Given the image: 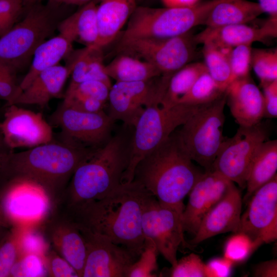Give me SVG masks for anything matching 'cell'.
Segmentation results:
<instances>
[{
  "instance_id": "cell-55",
  "label": "cell",
  "mask_w": 277,
  "mask_h": 277,
  "mask_svg": "<svg viewBox=\"0 0 277 277\" xmlns=\"http://www.w3.org/2000/svg\"><path fill=\"white\" fill-rule=\"evenodd\" d=\"M6 64L0 63V80L3 74V73L4 71V69L6 67Z\"/></svg>"
},
{
  "instance_id": "cell-30",
  "label": "cell",
  "mask_w": 277,
  "mask_h": 277,
  "mask_svg": "<svg viewBox=\"0 0 277 277\" xmlns=\"http://www.w3.org/2000/svg\"><path fill=\"white\" fill-rule=\"evenodd\" d=\"M105 71L116 82L145 81L162 75L149 63L124 53L105 65Z\"/></svg>"
},
{
  "instance_id": "cell-46",
  "label": "cell",
  "mask_w": 277,
  "mask_h": 277,
  "mask_svg": "<svg viewBox=\"0 0 277 277\" xmlns=\"http://www.w3.org/2000/svg\"><path fill=\"white\" fill-rule=\"evenodd\" d=\"M264 116L270 118L277 117V80L263 87Z\"/></svg>"
},
{
  "instance_id": "cell-20",
  "label": "cell",
  "mask_w": 277,
  "mask_h": 277,
  "mask_svg": "<svg viewBox=\"0 0 277 277\" xmlns=\"http://www.w3.org/2000/svg\"><path fill=\"white\" fill-rule=\"evenodd\" d=\"M242 207L241 194L234 184L224 197L204 216L190 242L197 244L220 234L237 232Z\"/></svg>"
},
{
  "instance_id": "cell-16",
  "label": "cell",
  "mask_w": 277,
  "mask_h": 277,
  "mask_svg": "<svg viewBox=\"0 0 277 277\" xmlns=\"http://www.w3.org/2000/svg\"><path fill=\"white\" fill-rule=\"evenodd\" d=\"M53 120L68 139L96 149L104 146L111 137L114 123L103 110L83 112L62 104L53 113Z\"/></svg>"
},
{
  "instance_id": "cell-54",
  "label": "cell",
  "mask_w": 277,
  "mask_h": 277,
  "mask_svg": "<svg viewBox=\"0 0 277 277\" xmlns=\"http://www.w3.org/2000/svg\"><path fill=\"white\" fill-rule=\"evenodd\" d=\"M41 0H22L25 9L35 4L39 3Z\"/></svg>"
},
{
  "instance_id": "cell-1",
  "label": "cell",
  "mask_w": 277,
  "mask_h": 277,
  "mask_svg": "<svg viewBox=\"0 0 277 277\" xmlns=\"http://www.w3.org/2000/svg\"><path fill=\"white\" fill-rule=\"evenodd\" d=\"M138 183H122L104 197L54 209L77 227L107 237L140 255L145 242L142 220L144 204L149 194Z\"/></svg>"
},
{
  "instance_id": "cell-40",
  "label": "cell",
  "mask_w": 277,
  "mask_h": 277,
  "mask_svg": "<svg viewBox=\"0 0 277 277\" xmlns=\"http://www.w3.org/2000/svg\"><path fill=\"white\" fill-rule=\"evenodd\" d=\"M111 87L98 81H87L70 84L65 96L92 98L104 103L108 102Z\"/></svg>"
},
{
  "instance_id": "cell-21",
  "label": "cell",
  "mask_w": 277,
  "mask_h": 277,
  "mask_svg": "<svg viewBox=\"0 0 277 277\" xmlns=\"http://www.w3.org/2000/svg\"><path fill=\"white\" fill-rule=\"evenodd\" d=\"M277 19L269 17L259 28L246 24L206 27L203 31L194 35L198 44L210 43L220 47L233 48L236 46L264 41L269 37H276Z\"/></svg>"
},
{
  "instance_id": "cell-6",
  "label": "cell",
  "mask_w": 277,
  "mask_h": 277,
  "mask_svg": "<svg viewBox=\"0 0 277 277\" xmlns=\"http://www.w3.org/2000/svg\"><path fill=\"white\" fill-rule=\"evenodd\" d=\"M224 0L199 2L186 7L138 6L130 17L121 38L164 39L185 34L204 25L211 10Z\"/></svg>"
},
{
  "instance_id": "cell-14",
  "label": "cell",
  "mask_w": 277,
  "mask_h": 277,
  "mask_svg": "<svg viewBox=\"0 0 277 277\" xmlns=\"http://www.w3.org/2000/svg\"><path fill=\"white\" fill-rule=\"evenodd\" d=\"M78 228L86 249L82 277H126L129 268L139 255L104 235Z\"/></svg>"
},
{
  "instance_id": "cell-26",
  "label": "cell",
  "mask_w": 277,
  "mask_h": 277,
  "mask_svg": "<svg viewBox=\"0 0 277 277\" xmlns=\"http://www.w3.org/2000/svg\"><path fill=\"white\" fill-rule=\"evenodd\" d=\"M73 42L70 37L59 33L40 44L33 54L28 72L19 84L21 92L41 72L58 65L67 57L73 51Z\"/></svg>"
},
{
  "instance_id": "cell-42",
  "label": "cell",
  "mask_w": 277,
  "mask_h": 277,
  "mask_svg": "<svg viewBox=\"0 0 277 277\" xmlns=\"http://www.w3.org/2000/svg\"><path fill=\"white\" fill-rule=\"evenodd\" d=\"M170 276L172 277H206L205 264L193 253L177 260L172 267Z\"/></svg>"
},
{
  "instance_id": "cell-53",
  "label": "cell",
  "mask_w": 277,
  "mask_h": 277,
  "mask_svg": "<svg viewBox=\"0 0 277 277\" xmlns=\"http://www.w3.org/2000/svg\"><path fill=\"white\" fill-rule=\"evenodd\" d=\"M94 0H48L52 3L63 5H84Z\"/></svg>"
},
{
  "instance_id": "cell-15",
  "label": "cell",
  "mask_w": 277,
  "mask_h": 277,
  "mask_svg": "<svg viewBox=\"0 0 277 277\" xmlns=\"http://www.w3.org/2000/svg\"><path fill=\"white\" fill-rule=\"evenodd\" d=\"M241 214L237 232L243 233L261 246L277 238V176L262 185L251 196Z\"/></svg>"
},
{
  "instance_id": "cell-50",
  "label": "cell",
  "mask_w": 277,
  "mask_h": 277,
  "mask_svg": "<svg viewBox=\"0 0 277 277\" xmlns=\"http://www.w3.org/2000/svg\"><path fill=\"white\" fill-rule=\"evenodd\" d=\"M2 186L0 183V242L12 227L8 221L3 210L2 202Z\"/></svg>"
},
{
  "instance_id": "cell-24",
  "label": "cell",
  "mask_w": 277,
  "mask_h": 277,
  "mask_svg": "<svg viewBox=\"0 0 277 277\" xmlns=\"http://www.w3.org/2000/svg\"><path fill=\"white\" fill-rule=\"evenodd\" d=\"M136 7V0H100L96 7L98 47L103 48L117 37Z\"/></svg>"
},
{
  "instance_id": "cell-9",
  "label": "cell",
  "mask_w": 277,
  "mask_h": 277,
  "mask_svg": "<svg viewBox=\"0 0 277 277\" xmlns=\"http://www.w3.org/2000/svg\"><path fill=\"white\" fill-rule=\"evenodd\" d=\"M196 43L191 32L164 39L121 38L119 47L153 65L162 75H172L191 62L196 54Z\"/></svg>"
},
{
  "instance_id": "cell-43",
  "label": "cell",
  "mask_w": 277,
  "mask_h": 277,
  "mask_svg": "<svg viewBox=\"0 0 277 277\" xmlns=\"http://www.w3.org/2000/svg\"><path fill=\"white\" fill-rule=\"evenodd\" d=\"M25 11L22 0H0V37L18 22Z\"/></svg>"
},
{
  "instance_id": "cell-19",
  "label": "cell",
  "mask_w": 277,
  "mask_h": 277,
  "mask_svg": "<svg viewBox=\"0 0 277 277\" xmlns=\"http://www.w3.org/2000/svg\"><path fill=\"white\" fill-rule=\"evenodd\" d=\"M43 227L51 247L74 267L80 277H82L86 249L78 227L52 208L43 222Z\"/></svg>"
},
{
  "instance_id": "cell-31",
  "label": "cell",
  "mask_w": 277,
  "mask_h": 277,
  "mask_svg": "<svg viewBox=\"0 0 277 277\" xmlns=\"http://www.w3.org/2000/svg\"><path fill=\"white\" fill-rule=\"evenodd\" d=\"M207 69L204 63H190L170 77L161 105L171 107L191 88L197 78Z\"/></svg>"
},
{
  "instance_id": "cell-32",
  "label": "cell",
  "mask_w": 277,
  "mask_h": 277,
  "mask_svg": "<svg viewBox=\"0 0 277 277\" xmlns=\"http://www.w3.org/2000/svg\"><path fill=\"white\" fill-rule=\"evenodd\" d=\"M203 45L202 51L207 71L221 89L225 92L231 82L230 55L232 48L210 43Z\"/></svg>"
},
{
  "instance_id": "cell-27",
  "label": "cell",
  "mask_w": 277,
  "mask_h": 277,
  "mask_svg": "<svg viewBox=\"0 0 277 277\" xmlns=\"http://www.w3.org/2000/svg\"><path fill=\"white\" fill-rule=\"evenodd\" d=\"M103 48L98 46L86 47L74 51L67 57L66 65L70 70V84H77L87 81H98L111 87L110 78L105 71Z\"/></svg>"
},
{
  "instance_id": "cell-5",
  "label": "cell",
  "mask_w": 277,
  "mask_h": 277,
  "mask_svg": "<svg viewBox=\"0 0 277 277\" xmlns=\"http://www.w3.org/2000/svg\"><path fill=\"white\" fill-rule=\"evenodd\" d=\"M63 6L39 2L25 9L23 18L0 37V63L16 71L27 64L36 48L54 34L66 17Z\"/></svg>"
},
{
  "instance_id": "cell-11",
  "label": "cell",
  "mask_w": 277,
  "mask_h": 277,
  "mask_svg": "<svg viewBox=\"0 0 277 277\" xmlns=\"http://www.w3.org/2000/svg\"><path fill=\"white\" fill-rule=\"evenodd\" d=\"M267 134L260 123L240 126L235 134L224 142L211 170L245 188L252 161Z\"/></svg>"
},
{
  "instance_id": "cell-33",
  "label": "cell",
  "mask_w": 277,
  "mask_h": 277,
  "mask_svg": "<svg viewBox=\"0 0 277 277\" xmlns=\"http://www.w3.org/2000/svg\"><path fill=\"white\" fill-rule=\"evenodd\" d=\"M224 93L206 71L197 78L189 90L179 100L177 104L202 105L216 100Z\"/></svg>"
},
{
  "instance_id": "cell-41",
  "label": "cell",
  "mask_w": 277,
  "mask_h": 277,
  "mask_svg": "<svg viewBox=\"0 0 277 277\" xmlns=\"http://www.w3.org/2000/svg\"><path fill=\"white\" fill-rule=\"evenodd\" d=\"M251 44L234 47L230 55L231 82L249 76L251 67Z\"/></svg>"
},
{
  "instance_id": "cell-34",
  "label": "cell",
  "mask_w": 277,
  "mask_h": 277,
  "mask_svg": "<svg viewBox=\"0 0 277 277\" xmlns=\"http://www.w3.org/2000/svg\"><path fill=\"white\" fill-rule=\"evenodd\" d=\"M43 222L26 226H18V258L29 253L45 256L51 246L45 234Z\"/></svg>"
},
{
  "instance_id": "cell-44",
  "label": "cell",
  "mask_w": 277,
  "mask_h": 277,
  "mask_svg": "<svg viewBox=\"0 0 277 277\" xmlns=\"http://www.w3.org/2000/svg\"><path fill=\"white\" fill-rule=\"evenodd\" d=\"M48 276L80 277L74 267L51 247L45 255Z\"/></svg>"
},
{
  "instance_id": "cell-7",
  "label": "cell",
  "mask_w": 277,
  "mask_h": 277,
  "mask_svg": "<svg viewBox=\"0 0 277 277\" xmlns=\"http://www.w3.org/2000/svg\"><path fill=\"white\" fill-rule=\"evenodd\" d=\"M199 106L177 104L165 107L159 104L146 107L132 132L129 163L122 183L131 182L138 163L182 126Z\"/></svg>"
},
{
  "instance_id": "cell-2",
  "label": "cell",
  "mask_w": 277,
  "mask_h": 277,
  "mask_svg": "<svg viewBox=\"0 0 277 277\" xmlns=\"http://www.w3.org/2000/svg\"><path fill=\"white\" fill-rule=\"evenodd\" d=\"M97 149L68 139L65 144L51 142L24 151H12L0 168V182L22 178L36 182L46 191L52 206L60 200L77 167Z\"/></svg>"
},
{
  "instance_id": "cell-35",
  "label": "cell",
  "mask_w": 277,
  "mask_h": 277,
  "mask_svg": "<svg viewBox=\"0 0 277 277\" xmlns=\"http://www.w3.org/2000/svg\"><path fill=\"white\" fill-rule=\"evenodd\" d=\"M251 67L260 80L261 86L277 80V50L252 49Z\"/></svg>"
},
{
  "instance_id": "cell-45",
  "label": "cell",
  "mask_w": 277,
  "mask_h": 277,
  "mask_svg": "<svg viewBox=\"0 0 277 277\" xmlns=\"http://www.w3.org/2000/svg\"><path fill=\"white\" fill-rule=\"evenodd\" d=\"M106 103L92 98L65 96L62 105L74 110L86 112L103 110Z\"/></svg>"
},
{
  "instance_id": "cell-4",
  "label": "cell",
  "mask_w": 277,
  "mask_h": 277,
  "mask_svg": "<svg viewBox=\"0 0 277 277\" xmlns=\"http://www.w3.org/2000/svg\"><path fill=\"white\" fill-rule=\"evenodd\" d=\"M131 128L125 126L77 167L55 205L100 200L122 183L129 163Z\"/></svg>"
},
{
  "instance_id": "cell-36",
  "label": "cell",
  "mask_w": 277,
  "mask_h": 277,
  "mask_svg": "<svg viewBox=\"0 0 277 277\" xmlns=\"http://www.w3.org/2000/svg\"><path fill=\"white\" fill-rule=\"evenodd\" d=\"M159 252L150 239L145 238L143 250L136 261L129 268L126 277L156 276L157 255Z\"/></svg>"
},
{
  "instance_id": "cell-29",
  "label": "cell",
  "mask_w": 277,
  "mask_h": 277,
  "mask_svg": "<svg viewBox=\"0 0 277 277\" xmlns=\"http://www.w3.org/2000/svg\"><path fill=\"white\" fill-rule=\"evenodd\" d=\"M277 170V140L264 142L255 153L247 175V190L244 199H247L254 191L271 180Z\"/></svg>"
},
{
  "instance_id": "cell-38",
  "label": "cell",
  "mask_w": 277,
  "mask_h": 277,
  "mask_svg": "<svg viewBox=\"0 0 277 277\" xmlns=\"http://www.w3.org/2000/svg\"><path fill=\"white\" fill-rule=\"evenodd\" d=\"M227 241L224 257L233 264L245 261L260 245L249 236L236 232Z\"/></svg>"
},
{
  "instance_id": "cell-52",
  "label": "cell",
  "mask_w": 277,
  "mask_h": 277,
  "mask_svg": "<svg viewBox=\"0 0 277 277\" xmlns=\"http://www.w3.org/2000/svg\"><path fill=\"white\" fill-rule=\"evenodd\" d=\"M12 151V150L10 149L5 143L0 129V168Z\"/></svg>"
},
{
  "instance_id": "cell-3",
  "label": "cell",
  "mask_w": 277,
  "mask_h": 277,
  "mask_svg": "<svg viewBox=\"0 0 277 277\" xmlns=\"http://www.w3.org/2000/svg\"><path fill=\"white\" fill-rule=\"evenodd\" d=\"M174 131L136 166L133 180L162 205L182 214L183 200L203 174Z\"/></svg>"
},
{
  "instance_id": "cell-23",
  "label": "cell",
  "mask_w": 277,
  "mask_h": 277,
  "mask_svg": "<svg viewBox=\"0 0 277 277\" xmlns=\"http://www.w3.org/2000/svg\"><path fill=\"white\" fill-rule=\"evenodd\" d=\"M70 70L59 64L38 74L13 102L15 105H36L46 106L53 98L58 96Z\"/></svg>"
},
{
  "instance_id": "cell-39",
  "label": "cell",
  "mask_w": 277,
  "mask_h": 277,
  "mask_svg": "<svg viewBox=\"0 0 277 277\" xmlns=\"http://www.w3.org/2000/svg\"><path fill=\"white\" fill-rule=\"evenodd\" d=\"M43 276H48L45 256L33 253L19 257L10 274V277Z\"/></svg>"
},
{
  "instance_id": "cell-47",
  "label": "cell",
  "mask_w": 277,
  "mask_h": 277,
  "mask_svg": "<svg viewBox=\"0 0 277 277\" xmlns=\"http://www.w3.org/2000/svg\"><path fill=\"white\" fill-rule=\"evenodd\" d=\"M234 264L226 258H217L205 264L206 277H226L229 276Z\"/></svg>"
},
{
  "instance_id": "cell-28",
  "label": "cell",
  "mask_w": 277,
  "mask_h": 277,
  "mask_svg": "<svg viewBox=\"0 0 277 277\" xmlns=\"http://www.w3.org/2000/svg\"><path fill=\"white\" fill-rule=\"evenodd\" d=\"M263 13L258 3L247 0H224L208 13L204 25L207 27L244 24Z\"/></svg>"
},
{
  "instance_id": "cell-49",
  "label": "cell",
  "mask_w": 277,
  "mask_h": 277,
  "mask_svg": "<svg viewBox=\"0 0 277 277\" xmlns=\"http://www.w3.org/2000/svg\"><path fill=\"white\" fill-rule=\"evenodd\" d=\"M258 1L263 13H268L269 17L277 18V0Z\"/></svg>"
},
{
  "instance_id": "cell-37",
  "label": "cell",
  "mask_w": 277,
  "mask_h": 277,
  "mask_svg": "<svg viewBox=\"0 0 277 277\" xmlns=\"http://www.w3.org/2000/svg\"><path fill=\"white\" fill-rule=\"evenodd\" d=\"M19 227L13 226L0 242V277H10L18 257Z\"/></svg>"
},
{
  "instance_id": "cell-51",
  "label": "cell",
  "mask_w": 277,
  "mask_h": 277,
  "mask_svg": "<svg viewBox=\"0 0 277 277\" xmlns=\"http://www.w3.org/2000/svg\"><path fill=\"white\" fill-rule=\"evenodd\" d=\"M163 4L167 7H186L192 6L200 0H162Z\"/></svg>"
},
{
  "instance_id": "cell-48",
  "label": "cell",
  "mask_w": 277,
  "mask_h": 277,
  "mask_svg": "<svg viewBox=\"0 0 277 277\" xmlns=\"http://www.w3.org/2000/svg\"><path fill=\"white\" fill-rule=\"evenodd\" d=\"M253 276L258 277H276V260H271L258 264L254 269Z\"/></svg>"
},
{
  "instance_id": "cell-18",
  "label": "cell",
  "mask_w": 277,
  "mask_h": 277,
  "mask_svg": "<svg viewBox=\"0 0 277 277\" xmlns=\"http://www.w3.org/2000/svg\"><path fill=\"white\" fill-rule=\"evenodd\" d=\"M234 183L213 170L205 171L189 192L182 214L183 230L193 235L205 214L227 194Z\"/></svg>"
},
{
  "instance_id": "cell-13",
  "label": "cell",
  "mask_w": 277,
  "mask_h": 277,
  "mask_svg": "<svg viewBox=\"0 0 277 277\" xmlns=\"http://www.w3.org/2000/svg\"><path fill=\"white\" fill-rule=\"evenodd\" d=\"M142 232L145 238L151 239L159 253L174 266L177 252L181 244L186 245L182 214L161 205L149 194L145 199L142 214Z\"/></svg>"
},
{
  "instance_id": "cell-8",
  "label": "cell",
  "mask_w": 277,
  "mask_h": 277,
  "mask_svg": "<svg viewBox=\"0 0 277 277\" xmlns=\"http://www.w3.org/2000/svg\"><path fill=\"white\" fill-rule=\"evenodd\" d=\"M226 103L225 92L216 100L200 105L178 131L192 160L206 171L211 170L226 139L223 134Z\"/></svg>"
},
{
  "instance_id": "cell-10",
  "label": "cell",
  "mask_w": 277,
  "mask_h": 277,
  "mask_svg": "<svg viewBox=\"0 0 277 277\" xmlns=\"http://www.w3.org/2000/svg\"><path fill=\"white\" fill-rule=\"evenodd\" d=\"M171 75H161L141 82H115L110 88L109 116L115 122L134 127L145 109L161 104Z\"/></svg>"
},
{
  "instance_id": "cell-12",
  "label": "cell",
  "mask_w": 277,
  "mask_h": 277,
  "mask_svg": "<svg viewBox=\"0 0 277 277\" xmlns=\"http://www.w3.org/2000/svg\"><path fill=\"white\" fill-rule=\"evenodd\" d=\"M0 183L3 210L12 226L38 224L45 221L50 212L51 203L41 185L22 178Z\"/></svg>"
},
{
  "instance_id": "cell-22",
  "label": "cell",
  "mask_w": 277,
  "mask_h": 277,
  "mask_svg": "<svg viewBox=\"0 0 277 277\" xmlns=\"http://www.w3.org/2000/svg\"><path fill=\"white\" fill-rule=\"evenodd\" d=\"M225 92L231 114L240 126L260 123L264 116L263 95L250 76L234 80Z\"/></svg>"
},
{
  "instance_id": "cell-25",
  "label": "cell",
  "mask_w": 277,
  "mask_h": 277,
  "mask_svg": "<svg viewBox=\"0 0 277 277\" xmlns=\"http://www.w3.org/2000/svg\"><path fill=\"white\" fill-rule=\"evenodd\" d=\"M96 7V3L93 1L66 17L58 26L59 33L86 47L98 46L99 32Z\"/></svg>"
},
{
  "instance_id": "cell-17",
  "label": "cell",
  "mask_w": 277,
  "mask_h": 277,
  "mask_svg": "<svg viewBox=\"0 0 277 277\" xmlns=\"http://www.w3.org/2000/svg\"><path fill=\"white\" fill-rule=\"evenodd\" d=\"M0 129L7 146L32 148L50 143L52 140L51 126L42 114L17 105H8L0 122Z\"/></svg>"
}]
</instances>
